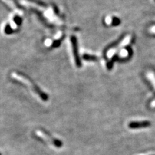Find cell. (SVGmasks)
I'll use <instances>...</instances> for the list:
<instances>
[{"instance_id": "obj_1", "label": "cell", "mask_w": 155, "mask_h": 155, "mask_svg": "<svg viewBox=\"0 0 155 155\" xmlns=\"http://www.w3.org/2000/svg\"><path fill=\"white\" fill-rule=\"evenodd\" d=\"M71 42L72 44V51H73V55H74L76 65L78 67L80 68L81 67V61L79 55L78 45L77 38L74 36H72L71 37Z\"/></svg>"}, {"instance_id": "obj_2", "label": "cell", "mask_w": 155, "mask_h": 155, "mask_svg": "<svg viewBox=\"0 0 155 155\" xmlns=\"http://www.w3.org/2000/svg\"><path fill=\"white\" fill-rule=\"evenodd\" d=\"M18 74H19V76H21V78H23V79L27 80L29 82V84H30V85H31V88H32L33 90L35 91L36 93L41 97L42 100H48V96L47 94H45L44 93H43L42 91H41L40 89V88H39V87L36 85L34 84V82H32V81L30 78H29L28 76H25V74H23L22 73H19Z\"/></svg>"}, {"instance_id": "obj_3", "label": "cell", "mask_w": 155, "mask_h": 155, "mask_svg": "<svg viewBox=\"0 0 155 155\" xmlns=\"http://www.w3.org/2000/svg\"><path fill=\"white\" fill-rule=\"evenodd\" d=\"M151 123L149 121H142V122H130L128 125V127L130 129H138L144 128L151 126Z\"/></svg>"}, {"instance_id": "obj_4", "label": "cell", "mask_w": 155, "mask_h": 155, "mask_svg": "<svg viewBox=\"0 0 155 155\" xmlns=\"http://www.w3.org/2000/svg\"><path fill=\"white\" fill-rule=\"evenodd\" d=\"M31 10H32V11L34 13L36 14V16H38V19H40V20L41 21V23L43 24V25H44L46 26V27H48V28H53L52 25H51V24H49V23H48L47 21V20L45 19V18L43 16L42 14H41L40 11H38V10H36V9H35V8H31Z\"/></svg>"}, {"instance_id": "obj_5", "label": "cell", "mask_w": 155, "mask_h": 155, "mask_svg": "<svg viewBox=\"0 0 155 155\" xmlns=\"http://www.w3.org/2000/svg\"><path fill=\"white\" fill-rule=\"evenodd\" d=\"M17 31H18V30H14V29H12L11 28V27L10 26L9 24H7L5 27V29H4V32L6 34V35H11V34L15 33L16 32H17Z\"/></svg>"}, {"instance_id": "obj_6", "label": "cell", "mask_w": 155, "mask_h": 155, "mask_svg": "<svg viewBox=\"0 0 155 155\" xmlns=\"http://www.w3.org/2000/svg\"><path fill=\"white\" fill-rule=\"evenodd\" d=\"M83 59L85 61H96L97 60V57L96 56L90 55L88 54H85L83 56Z\"/></svg>"}, {"instance_id": "obj_7", "label": "cell", "mask_w": 155, "mask_h": 155, "mask_svg": "<svg viewBox=\"0 0 155 155\" xmlns=\"http://www.w3.org/2000/svg\"><path fill=\"white\" fill-rule=\"evenodd\" d=\"M64 37H65V36H63V37H61V38L58 39V40H55L54 42L52 43V44L51 45V47L52 48L59 47L60 46V45H61V41L64 40Z\"/></svg>"}, {"instance_id": "obj_8", "label": "cell", "mask_w": 155, "mask_h": 155, "mask_svg": "<svg viewBox=\"0 0 155 155\" xmlns=\"http://www.w3.org/2000/svg\"><path fill=\"white\" fill-rule=\"evenodd\" d=\"M27 1L32 2L33 3H35V4L38 5L42 7H44V8H46L47 7V5L44 2L40 1V0H27Z\"/></svg>"}, {"instance_id": "obj_9", "label": "cell", "mask_w": 155, "mask_h": 155, "mask_svg": "<svg viewBox=\"0 0 155 155\" xmlns=\"http://www.w3.org/2000/svg\"><path fill=\"white\" fill-rule=\"evenodd\" d=\"M14 21L18 26H20L22 23V18L19 16H15L14 17Z\"/></svg>"}, {"instance_id": "obj_10", "label": "cell", "mask_w": 155, "mask_h": 155, "mask_svg": "<svg viewBox=\"0 0 155 155\" xmlns=\"http://www.w3.org/2000/svg\"><path fill=\"white\" fill-rule=\"evenodd\" d=\"M112 25L114 26H117L120 23V19L116 17L113 18V21H112Z\"/></svg>"}, {"instance_id": "obj_11", "label": "cell", "mask_w": 155, "mask_h": 155, "mask_svg": "<svg viewBox=\"0 0 155 155\" xmlns=\"http://www.w3.org/2000/svg\"><path fill=\"white\" fill-rule=\"evenodd\" d=\"M52 7H53V10H54V13L56 14V15H58V14H59V11H58V7L55 5H53Z\"/></svg>"}, {"instance_id": "obj_12", "label": "cell", "mask_w": 155, "mask_h": 155, "mask_svg": "<svg viewBox=\"0 0 155 155\" xmlns=\"http://www.w3.org/2000/svg\"><path fill=\"white\" fill-rule=\"evenodd\" d=\"M11 1H12L13 2H14V3L16 5V6L18 8H19V9H23V7L20 5H19V3H18L16 0H11Z\"/></svg>"}, {"instance_id": "obj_13", "label": "cell", "mask_w": 155, "mask_h": 155, "mask_svg": "<svg viewBox=\"0 0 155 155\" xmlns=\"http://www.w3.org/2000/svg\"><path fill=\"white\" fill-rule=\"evenodd\" d=\"M154 1H155V0H154Z\"/></svg>"}]
</instances>
